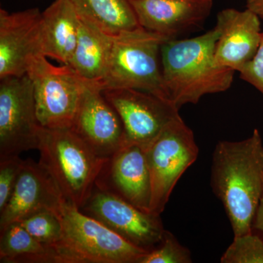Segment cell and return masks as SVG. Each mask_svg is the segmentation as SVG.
I'll list each match as a JSON object with an SVG mask.
<instances>
[{
    "label": "cell",
    "mask_w": 263,
    "mask_h": 263,
    "mask_svg": "<svg viewBox=\"0 0 263 263\" xmlns=\"http://www.w3.org/2000/svg\"><path fill=\"white\" fill-rule=\"evenodd\" d=\"M212 186L234 237L252 232L263 193V142L258 129L240 141H219L213 154Z\"/></svg>",
    "instance_id": "cell-1"
},
{
    "label": "cell",
    "mask_w": 263,
    "mask_h": 263,
    "mask_svg": "<svg viewBox=\"0 0 263 263\" xmlns=\"http://www.w3.org/2000/svg\"><path fill=\"white\" fill-rule=\"evenodd\" d=\"M216 27L188 39H170L161 47L162 79L170 102L180 109L206 95L229 89L235 70L216 63Z\"/></svg>",
    "instance_id": "cell-2"
},
{
    "label": "cell",
    "mask_w": 263,
    "mask_h": 263,
    "mask_svg": "<svg viewBox=\"0 0 263 263\" xmlns=\"http://www.w3.org/2000/svg\"><path fill=\"white\" fill-rule=\"evenodd\" d=\"M56 214L61 236L46 246L47 263H139L148 253L66 200Z\"/></svg>",
    "instance_id": "cell-3"
},
{
    "label": "cell",
    "mask_w": 263,
    "mask_h": 263,
    "mask_svg": "<svg viewBox=\"0 0 263 263\" xmlns=\"http://www.w3.org/2000/svg\"><path fill=\"white\" fill-rule=\"evenodd\" d=\"M37 150L39 163L51 176L66 201L81 209L108 159L95 155L70 128L42 127Z\"/></svg>",
    "instance_id": "cell-4"
},
{
    "label": "cell",
    "mask_w": 263,
    "mask_h": 263,
    "mask_svg": "<svg viewBox=\"0 0 263 263\" xmlns=\"http://www.w3.org/2000/svg\"><path fill=\"white\" fill-rule=\"evenodd\" d=\"M167 40L141 26L115 35L103 90H141L168 100L161 65V47Z\"/></svg>",
    "instance_id": "cell-5"
},
{
    "label": "cell",
    "mask_w": 263,
    "mask_h": 263,
    "mask_svg": "<svg viewBox=\"0 0 263 263\" xmlns=\"http://www.w3.org/2000/svg\"><path fill=\"white\" fill-rule=\"evenodd\" d=\"M27 75L32 81L41 127H72L88 81L78 75L70 66L53 65L42 54L31 60Z\"/></svg>",
    "instance_id": "cell-6"
},
{
    "label": "cell",
    "mask_w": 263,
    "mask_h": 263,
    "mask_svg": "<svg viewBox=\"0 0 263 263\" xmlns=\"http://www.w3.org/2000/svg\"><path fill=\"white\" fill-rule=\"evenodd\" d=\"M152 181L150 212L161 215L176 183L196 161L199 149L193 130L176 118L145 149Z\"/></svg>",
    "instance_id": "cell-7"
},
{
    "label": "cell",
    "mask_w": 263,
    "mask_h": 263,
    "mask_svg": "<svg viewBox=\"0 0 263 263\" xmlns=\"http://www.w3.org/2000/svg\"><path fill=\"white\" fill-rule=\"evenodd\" d=\"M41 129L29 76L0 79V160L37 149Z\"/></svg>",
    "instance_id": "cell-8"
},
{
    "label": "cell",
    "mask_w": 263,
    "mask_h": 263,
    "mask_svg": "<svg viewBox=\"0 0 263 263\" xmlns=\"http://www.w3.org/2000/svg\"><path fill=\"white\" fill-rule=\"evenodd\" d=\"M104 96L117 110L124 131V146L146 149L164 128L180 117L179 109L169 100L133 89H105Z\"/></svg>",
    "instance_id": "cell-9"
},
{
    "label": "cell",
    "mask_w": 263,
    "mask_h": 263,
    "mask_svg": "<svg viewBox=\"0 0 263 263\" xmlns=\"http://www.w3.org/2000/svg\"><path fill=\"white\" fill-rule=\"evenodd\" d=\"M80 211L103 223L132 245L148 252L160 243L165 231L160 215L143 212L95 185Z\"/></svg>",
    "instance_id": "cell-10"
},
{
    "label": "cell",
    "mask_w": 263,
    "mask_h": 263,
    "mask_svg": "<svg viewBox=\"0 0 263 263\" xmlns=\"http://www.w3.org/2000/svg\"><path fill=\"white\" fill-rule=\"evenodd\" d=\"M70 129L101 158H110L124 146L122 120L100 83L88 81Z\"/></svg>",
    "instance_id": "cell-11"
},
{
    "label": "cell",
    "mask_w": 263,
    "mask_h": 263,
    "mask_svg": "<svg viewBox=\"0 0 263 263\" xmlns=\"http://www.w3.org/2000/svg\"><path fill=\"white\" fill-rule=\"evenodd\" d=\"M41 18L37 8L13 13L0 10V79L27 75L31 60L42 54Z\"/></svg>",
    "instance_id": "cell-12"
},
{
    "label": "cell",
    "mask_w": 263,
    "mask_h": 263,
    "mask_svg": "<svg viewBox=\"0 0 263 263\" xmlns=\"http://www.w3.org/2000/svg\"><path fill=\"white\" fill-rule=\"evenodd\" d=\"M95 186L150 212L152 181L146 152L137 145H126L105 162Z\"/></svg>",
    "instance_id": "cell-13"
},
{
    "label": "cell",
    "mask_w": 263,
    "mask_h": 263,
    "mask_svg": "<svg viewBox=\"0 0 263 263\" xmlns=\"http://www.w3.org/2000/svg\"><path fill=\"white\" fill-rule=\"evenodd\" d=\"M65 199L47 171L32 160H24L9 201L0 212V232L43 210L57 213Z\"/></svg>",
    "instance_id": "cell-14"
},
{
    "label": "cell",
    "mask_w": 263,
    "mask_h": 263,
    "mask_svg": "<svg viewBox=\"0 0 263 263\" xmlns=\"http://www.w3.org/2000/svg\"><path fill=\"white\" fill-rule=\"evenodd\" d=\"M129 1L141 27L169 39L200 27L213 7V0Z\"/></svg>",
    "instance_id": "cell-15"
},
{
    "label": "cell",
    "mask_w": 263,
    "mask_h": 263,
    "mask_svg": "<svg viewBox=\"0 0 263 263\" xmlns=\"http://www.w3.org/2000/svg\"><path fill=\"white\" fill-rule=\"evenodd\" d=\"M259 19L248 8H227L218 13L215 27L219 37L214 52L218 65L238 72L252 60L262 35Z\"/></svg>",
    "instance_id": "cell-16"
},
{
    "label": "cell",
    "mask_w": 263,
    "mask_h": 263,
    "mask_svg": "<svg viewBox=\"0 0 263 263\" xmlns=\"http://www.w3.org/2000/svg\"><path fill=\"white\" fill-rule=\"evenodd\" d=\"M80 18L69 0H55L42 13L41 53L68 65L75 51Z\"/></svg>",
    "instance_id": "cell-17"
},
{
    "label": "cell",
    "mask_w": 263,
    "mask_h": 263,
    "mask_svg": "<svg viewBox=\"0 0 263 263\" xmlns=\"http://www.w3.org/2000/svg\"><path fill=\"white\" fill-rule=\"evenodd\" d=\"M79 18L77 44L68 65L84 80L101 84L108 70L115 35L87 19Z\"/></svg>",
    "instance_id": "cell-18"
},
{
    "label": "cell",
    "mask_w": 263,
    "mask_h": 263,
    "mask_svg": "<svg viewBox=\"0 0 263 263\" xmlns=\"http://www.w3.org/2000/svg\"><path fill=\"white\" fill-rule=\"evenodd\" d=\"M79 16L117 35L140 27L129 0H69Z\"/></svg>",
    "instance_id": "cell-19"
},
{
    "label": "cell",
    "mask_w": 263,
    "mask_h": 263,
    "mask_svg": "<svg viewBox=\"0 0 263 263\" xmlns=\"http://www.w3.org/2000/svg\"><path fill=\"white\" fill-rule=\"evenodd\" d=\"M0 262L47 263V248L18 222L0 232Z\"/></svg>",
    "instance_id": "cell-20"
},
{
    "label": "cell",
    "mask_w": 263,
    "mask_h": 263,
    "mask_svg": "<svg viewBox=\"0 0 263 263\" xmlns=\"http://www.w3.org/2000/svg\"><path fill=\"white\" fill-rule=\"evenodd\" d=\"M24 229L45 246L51 245L61 236L62 224L54 212L43 210L18 221Z\"/></svg>",
    "instance_id": "cell-21"
},
{
    "label": "cell",
    "mask_w": 263,
    "mask_h": 263,
    "mask_svg": "<svg viewBox=\"0 0 263 263\" xmlns=\"http://www.w3.org/2000/svg\"><path fill=\"white\" fill-rule=\"evenodd\" d=\"M222 263H263V239L253 232L234 237L220 259Z\"/></svg>",
    "instance_id": "cell-22"
},
{
    "label": "cell",
    "mask_w": 263,
    "mask_h": 263,
    "mask_svg": "<svg viewBox=\"0 0 263 263\" xmlns=\"http://www.w3.org/2000/svg\"><path fill=\"white\" fill-rule=\"evenodd\" d=\"M192 254L179 243L171 232L165 230L163 237L155 249L142 257L139 263H190Z\"/></svg>",
    "instance_id": "cell-23"
},
{
    "label": "cell",
    "mask_w": 263,
    "mask_h": 263,
    "mask_svg": "<svg viewBox=\"0 0 263 263\" xmlns=\"http://www.w3.org/2000/svg\"><path fill=\"white\" fill-rule=\"evenodd\" d=\"M23 162L19 156L0 160V212L9 201Z\"/></svg>",
    "instance_id": "cell-24"
},
{
    "label": "cell",
    "mask_w": 263,
    "mask_h": 263,
    "mask_svg": "<svg viewBox=\"0 0 263 263\" xmlns=\"http://www.w3.org/2000/svg\"><path fill=\"white\" fill-rule=\"evenodd\" d=\"M238 72L242 80L252 85L263 95V32L255 55Z\"/></svg>",
    "instance_id": "cell-25"
},
{
    "label": "cell",
    "mask_w": 263,
    "mask_h": 263,
    "mask_svg": "<svg viewBox=\"0 0 263 263\" xmlns=\"http://www.w3.org/2000/svg\"><path fill=\"white\" fill-rule=\"evenodd\" d=\"M252 230H256L262 234L263 238V193L255 216H254Z\"/></svg>",
    "instance_id": "cell-26"
},
{
    "label": "cell",
    "mask_w": 263,
    "mask_h": 263,
    "mask_svg": "<svg viewBox=\"0 0 263 263\" xmlns=\"http://www.w3.org/2000/svg\"><path fill=\"white\" fill-rule=\"evenodd\" d=\"M247 8L263 20V0H245Z\"/></svg>",
    "instance_id": "cell-27"
}]
</instances>
